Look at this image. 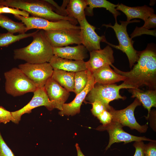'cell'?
Here are the masks:
<instances>
[{
	"instance_id": "cell-1",
	"label": "cell",
	"mask_w": 156,
	"mask_h": 156,
	"mask_svg": "<svg viewBox=\"0 0 156 156\" xmlns=\"http://www.w3.org/2000/svg\"><path fill=\"white\" fill-rule=\"evenodd\" d=\"M139 59L129 71L124 72L114 66V70L126 79L123 83L138 89L144 86L148 90H156V50L153 43L148 44L144 50L138 51Z\"/></svg>"
},
{
	"instance_id": "cell-2",
	"label": "cell",
	"mask_w": 156,
	"mask_h": 156,
	"mask_svg": "<svg viewBox=\"0 0 156 156\" xmlns=\"http://www.w3.org/2000/svg\"><path fill=\"white\" fill-rule=\"evenodd\" d=\"M44 31L42 30H37L29 44L14 49V59L23 60L27 63L32 64L49 62L54 55L53 47L46 38Z\"/></svg>"
},
{
	"instance_id": "cell-3",
	"label": "cell",
	"mask_w": 156,
	"mask_h": 156,
	"mask_svg": "<svg viewBox=\"0 0 156 156\" xmlns=\"http://www.w3.org/2000/svg\"><path fill=\"white\" fill-rule=\"evenodd\" d=\"M0 6L21 10L33 16L51 21L66 20L75 25L78 23L74 18L62 16L56 13L52 5L46 0H0Z\"/></svg>"
},
{
	"instance_id": "cell-4",
	"label": "cell",
	"mask_w": 156,
	"mask_h": 156,
	"mask_svg": "<svg viewBox=\"0 0 156 156\" xmlns=\"http://www.w3.org/2000/svg\"><path fill=\"white\" fill-rule=\"evenodd\" d=\"M114 25L110 23L108 24H103L102 26L107 28L110 27L114 30L116 37L119 42L118 45H113L108 42L106 43L110 47L121 51L126 55L129 62V67L131 69L139 59L138 51L133 47L134 41L130 38L127 31V27L130 23L134 22H140L139 20L135 19L129 21H120V24L117 23V19Z\"/></svg>"
},
{
	"instance_id": "cell-5",
	"label": "cell",
	"mask_w": 156,
	"mask_h": 156,
	"mask_svg": "<svg viewBox=\"0 0 156 156\" xmlns=\"http://www.w3.org/2000/svg\"><path fill=\"white\" fill-rule=\"evenodd\" d=\"M5 90L6 92L14 97L34 92L38 88L19 68H14L5 72Z\"/></svg>"
},
{
	"instance_id": "cell-6",
	"label": "cell",
	"mask_w": 156,
	"mask_h": 156,
	"mask_svg": "<svg viewBox=\"0 0 156 156\" xmlns=\"http://www.w3.org/2000/svg\"><path fill=\"white\" fill-rule=\"evenodd\" d=\"M123 88L134 89L123 82L119 85L115 84L103 85L96 83L86 95L85 100L88 101L87 103L91 104L95 100L99 101L105 107L106 110L109 111L112 107L109 105L110 102L114 100H124L126 99L125 97L122 96L119 93L120 90Z\"/></svg>"
},
{
	"instance_id": "cell-7",
	"label": "cell",
	"mask_w": 156,
	"mask_h": 156,
	"mask_svg": "<svg viewBox=\"0 0 156 156\" xmlns=\"http://www.w3.org/2000/svg\"><path fill=\"white\" fill-rule=\"evenodd\" d=\"M14 16L25 25L27 31L35 29L44 31L68 29H80L79 26H77L66 20L51 21L44 18L34 16L28 17L20 15H14Z\"/></svg>"
},
{
	"instance_id": "cell-8",
	"label": "cell",
	"mask_w": 156,
	"mask_h": 156,
	"mask_svg": "<svg viewBox=\"0 0 156 156\" xmlns=\"http://www.w3.org/2000/svg\"><path fill=\"white\" fill-rule=\"evenodd\" d=\"M44 31L46 38L53 48L62 47L73 44H82L80 29Z\"/></svg>"
},
{
	"instance_id": "cell-9",
	"label": "cell",
	"mask_w": 156,
	"mask_h": 156,
	"mask_svg": "<svg viewBox=\"0 0 156 156\" xmlns=\"http://www.w3.org/2000/svg\"><path fill=\"white\" fill-rule=\"evenodd\" d=\"M141 104L136 98L132 103L124 109L116 110L112 107L108 111L112 115L113 120L118 122L123 126H127L131 129H135L141 133H145L147 130L148 126L140 125L136 121L134 114L135 108Z\"/></svg>"
},
{
	"instance_id": "cell-10",
	"label": "cell",
	"mask_w": 156,
	"mask_h": 156,
	"mask_svg": "<svg viewBox=\"0 0 156 156\" xmlns=\"http://www.w3.org/2000/svg\"><path fill=\"white\" fill-rule=\"evenodd\" d=\"M19 68L36 86L44 87L47 80L51 77L53 70L49 63L21 64Z\"/></svg>"
},
{
	"instance_id": "cell-11",
	"label": "cell",
	"mask_w": 156,
	"mask_h": 156,
	"mask_svg": "<svg viewBox=\"0 0 156 156\" xmlns=\"http://www.w3.org/2000/svg\"><path fill=\"white\" fill-rule=\"evenodd\" d=\"M123 126L120 124L112 120L111 122L106 125L100 126L97 128L100 131L106 130L109 135L108 144L105 148L106 151L112 145L115 143L124 142L125 144L133 141H147L156 142V141L146 138L145 136L138 137L131 135L122 129Z\"/></svg>"
},
{
	"instance_id": "cell-12",
	"label": "cell",
	"mask_w": 156,
	"mask_h": 156,
	"mask_svg": "<svg viewBox=\"0 0 156 156\" xmlns=\"http://www.w3.org/2000/svg\"><path fill=\"white\" fill-rule=\"evenodd\" d=\"M34 94L31 99L26 105L18 110L11 112L12 122L18 124L23 114L31 113L33 109L38 107L44 106L49 111H51L54 109L44 87L38 88L34 92Z\"/></svg>"
},
{
	"instance_id": "cell-13",
	"label": "cell",
	"mask_w": 156,
	"mask_h": 156,
	"mask_svg": "<svg viewBox=\"0 0 156 156\" xmlns=\"http://www.w3.org/2000/svg\"><path fill=\"white\" fill-rule=\"evenodd\" d=\"M78 22L80 27L82 44L88 51L101 49V42L106 43L105 36L98 35L95 31L96 28L90 24L86 18Z\"/></svg>"
},
{
	"instance_id": "cell-14",
	"label": "cell",
	"mask_w": 156,
	"mask_h": 156,
	"mask_svg": "<svg viewBox=\"0 0 156 156\" xmlns=\"http://www.w3.org/2000/svg\"><path fill=\"white\" fill-rule=\"evenodd\" d=\"M87 73L88 79L86 87L81 92L76 95L72 101L63 105L62 110L59 112L60 115L73 116L80 112V108L83 102L95 83L92 73L88 70Z\"/></svg>"
},
{
	"instance_id": "cell-15",
	"label": "cell",
	"mask_w": 156,
	"mask_h": 156,
	"mask_svg": "<svg viewBox=\"0 0 156 156\" xmlns=\"http://www.w3.org/2000/svg\"><path fill=\"white\" fill-rule=\"evenodd\" d=\"M44 88L53 108L62 110L63 105L70 95L69 92L51 77L46 82Z\"/></svg>"
},
{
	"instance_id": "cell-16",
	"label": "cell",
	"mask_w": 156,
	"mask_h": 156,
	"mask_svg": "<svg viewBox=\"0 0 156 156\" xmlns=\"http://www.w3.org/2000/svg\"><path fill=\"white\" fill-rule=\"evenodd\" d=\"M114 51L111 47L107 45L103 49L90 52V58L86 62L88 70L92 72L97 69L107 65L112 67L114 62Z\"/></svg>"
},
{
	"instance_id": "cell-17",
	"label": "cell",
	"mask_w": 156,
	"mask_h": 156,
	"mask_svg": "<svg viewBox=\"0 0 156 156\" xmlns=\"http://www.w3.org/2000/svg\"><path fill=\"white\" fill-rule=\"evenodd\" d=\"M53 54L61 58L76 61L84 60L88 57V51L83 44L53 48Z\"/></svg>"
},
{
	"instance_id": "cell-18",
	"label": "cell",
	"mask_w": 156,
	"mask_h": 156,
	"mask_svg": "<svg viewBox=\"0 0 156 156\" xmlns=\"http://www.w3.org/2000/svg\"><path fill=\"white\" fill-rule=\"evenodd\" d=\"M95 83L103 85L115 84L125 79V76L116 73L108 64L105 65L92 72Z\"/></svg>"
},
{
	"instance_id": "cell-19",
	"label": "cell",
	"mask_w": 156,
	"mask_h": 156,
	"mask_svg": "<svg viewBox=\"0 0 156 156\" xmlns=\"http://www.w3.org/2000/svg\"><path fill=\"white\" fill-rule=\"evenodd\" d=\"M49 63L53 70H64L75 73L88 70L84 60L76 61L64 59L53 55Z\"/></svg>"
},
{
	"instance_id": "cell-20",
	"label": "cell",
	"mask_w": 156,
	"mask_h": 156,
	"mask_svg": "<svg viewBox=\"0 0 156 156\" xmlns=\"http://www.w3.org/2000/svg\"><path fill=\"white\" fill-rule=\"evenodd\" d=\"M116 9L117 10H120L126 15L127 21H128L135 18H140L144 21L154 12L152 8L146 5L141 6L130 7L122 3L118 4Z\"/></svg>"
},
{
	"instance_id": "cell-21",
	"label": "cell",
	"mask_w": 156,
	"mask_h": 156,
	"mask_svg": "<svg viewBox=\"0 0 156 156\" xmlns=\"http://www.w3.org/2000/svg\"><path fill=\"white\" fill-rule=\"evenodd\" d=\"M128 91L132 94L131 97L137 99L144 107L147 109L148 119L151 109L156 107V90H148L144 91L140 89H129Z\"/></svg>"
},
{
	"instance_id": "cell-22",
	"label": "cell",
	"mask_w": 156,
	"mask_h": 156,
	"mask_svg": "<svg viewBox=\"0 0 156 156\" xmlns=\"http://www.w3.org/2000/svg\"><path fill=\"white\" fill-rule=\"evenodd\" d=\"M87 6L86 0H69L66 8L67 16L77 21L86 18L85 9Z\"/></svg>"
},
{
	"instance_id": "cell-23",
	"label": "cell",
	"mask_w": 156,
	"mask_h": 156,
	"mask_svg": "<svg viewBox=\"0 0 156 156\" xmlns=\"http://www.w3.org/2000/svg\"><path fill=\"white\" fill-rule=\"evenodd\" d=\"M75 73L62 70H53L52 78L67 91L73 92Z\"/></svg>"
},
{
	"instance_id": "cell-24",
	"label": "cell",
	"mask_w": 156,
	"mask_h": 156,
	"mask_svg": "<svg viewBox=\"0 0 156 156\" xmlns=\"http://www.w3.org/2000/svg\"><path fill=\"white\" fill-rule=\"evenodd\" d=\"M87 6L85 9L86 15L92 16L93 15V9L95 8H104L112 13L115 19L120 15L116 8L118 4H114L106 0H86Z\"/></svg>"
},
{
	"instance_id": "cell-25",
	"label": "cell",
	"mask_w": 156,
	"mask_h": 156,
	"mask_svg": "<svg viewBox=\"0 0 156 156\" xmlns=\"http://www.w3.org/2000/svg\"><path fill=\"white\" fill-rule=\"evenodd\" d=\"M156 27V15L154 13L152 14L148 18L144 21L143 26L140 27L136 26L132 34L130 35L132 39L135 37L143 34H147L156 37V29L149 30L151 28Z\"/></svg>"
},
{
	"instance_id": "cell-26",
	"label": "cell",
	"mask_w": 156,
	"mask_h": 156,
	"mask_svg": "<svg viewBox=\"0 0 156 156\" xmlns=\"http://www.w3.org/2000/svg\"><path fill=\"white\" fill-rule=\"evenodd\" d=\"M0 26L13 34L16 33L24 34L27 31L26 27L22 22L14 21L1 14H0Z\"/></svg>"
},
{
	"instance_id": "cell-27",
	"label": "cell",
	"mask_w": 156,
	"mask_h": 156,
	"mask_svg": "<svg viewBox=\"0 0 156 156\" xmlns=\"http://www.w3.org/2000/svg\"><path fill=\"white\" fill-rule=\"evenodd\" d=\"M36 32L37 30L32 33L19 34L17 35H14L9 32L0 33V47H8L21 40L33 37Z\"/></svg>"
},
{
	"instance_id": "cell-28",
	"label": "cell",
	"mask_w": 156,
	"mask_h": 156,
	"mask_svg": "<svg viewBox=\"0 0 156 156\" xmlns=\"http://www.w3.org/2000/svg\"><path fill=\"white\" fill-rule=\"evenodd\" d=\"M88 79L87 70L75 73L73 92L76 95L85 88L87 83Z\"/></svg>"
},
{
	"instance_id": "cell-29",
	"label": "cell",
	"mask_w": 156,
	"mask_h": 156,
	"mask_svg": "<svg viewBox=\"0 0 156 156\" xmlns=\"http://www.w3.org/2000/svg\"><path fill=\"white\" fill-rule=\"evenodd\" d=\"M50 4L53 8L54 12L57 14L63 16H67L66 11V8L69 0H64L61 6H59L58 4L53 0H46Z\"/></svg>"
},
{
	"instance_id": "cell-30",
	"label": "cell",
	"mask_w": 156,
	"mask_h": 156,
	"mask_svg": "<svg viewBox=\"0 0 156 156\" xmlns=\"http://www.w3.org/2000/svg\"><path fill=\"white\" fill-rule=\"evenodd\" d=\"M0 10L2 13H10L14 15H20L25 17H28L29 14L23 10L7 6H0Z\"/></svg>"
},
{
	"instance_id": "cell-31",
	"label": "cell",
	"mask_w": 156,
	"mask_h": 156,
	"mask_svg": "<svg viewBox=\"0 0 156 156\" xmlns=\"http://www.w3.org/2000/svg\"><path fill=\"white\" fill-rule=\"evenodd\" d=\"M0 156H15L4 141L0 131Z\"/></svg>"
},
{
	"instance_id": "cell-32",
	"label": "cell",
	"mask_w": 156,
	"mask_h": 156,
	"mask_svg": "<svg viewBox=\"0 0 156 156\" xmlns=\"http://www.w3.org/2000/svg\"><path fill=\"white\" fill-rule=\"evenodd\" d=\"M12 117L11 112L0 106V122L6 124L12 121Z\"/></svg>"
},
{
	"instance_id": "cell-33",
	"label": "cell",
	"mask_w": 156,
	"mask_h": 156,
	"mask_svg": "<svg viewBox=\"0 0 156 156\" xmlns=\"http://www.w3.org/2000/svg\"><path fill=\"white\" fill-rule=\"evenodd\" d=\"M92 105V108L91 109V111L92 114L95 116L97 117L103 111L106 109L99 101L95 100L91 103Z\"/></svg>"
},
{
	"instance_id": "cell-34",
	"label": "cell",
	"mask_w": 156,
	"mask_h": 156,
	"mask_svg": "<svg viewBox=\"0 0 156 156\" xmlns=\"http://www.w3.org/2000/svg\"><path fill=\"white\" fill-rule=\"evenodd\" d=\"M97 117L103 126L109 124L112 120L111 114L106 110L103 111Z\"/></svg>"
},
{
	"instance_id": "cell-35",
	"label": "cell",
	"mask_w": 156,
	"mask_h": 156,
	"mask_svg": "<svg viewBox=\"0 0 156 156\" xmlns=\"http://www.w3.org/2000/svg\"><path fill=\"white\" fill-rule=\"evenodd\" d=\"M144 153V156H156V142H150L145 144Z\"/></svg>"
},
{
	"instance_id": "cell-36",
	"label": "cell",
	"mask_w": 156,
	"mask_h": 156,
	"mask_svg": "<svg viewBox=\"0 0 156 156\" xmlns=\"http://www.w3.org/2000/svg\"><path fill=\"white\" fill-rule=\"evenodd\" d=\"M145 144L142 141H136L133 144L135 149L133 156H144V150Z\"/></svg>"
},
{
	"instance_id": "cell-37",
	"label": "cell",
	"mask_w": 156,
	"mask_h": 156,
	"mask_svg": "<svg viewBox=\"0 0 156 156\" xmlns=\"http://www.w3.org/2000/svg\"><path fill=\"white\" fill-rule=\"evenodd\" d=\"M75 147L77 152V156H85L82 152L78 144H76Z\"/></svg>"
}]
</instances>
